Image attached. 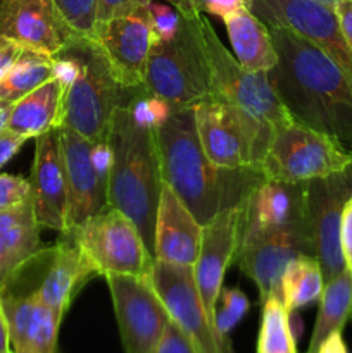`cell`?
<instances>
[{
  "instance_id": "obj_20",
  "label": "cell",
  "mask_w": 352,
  "mask_h": 353,
  "mask_svg": "<svg viewBox=\"0 0 352 353\" xmlns=\"http://www.w3.org/2000/svg\"><path fill=\"white\" fill-rule=\"evenodd\" d=\"M30 172L33 210L38 224L64 233L68 224V178L59 128L40 134Z\"/></svg>"
},
{
  "instance_id": "obj_11",
  "label": "cell",
  "mask_w": 352,
  "mask_h": 353,
  "mask_svg": "<svg viewBox=\"0 0 352 353\" xmlns=\"http://www.w3.org/2000/svg\"><path fill=\"white\" fill-rule=\"evenodd\" d=\"M68 178V224L76 230L107 207L110 152L106 141H92L69 128H59Z\"/></svg>"
},
{
  "instance_id": "obj_24",
  "label": "cell",
  "mask_w": 352,
  "mask_h": 353,
  "mask_svg": "<svg viewBox=\"0 0 352 353\" xmlns=\"http://www.w3.org/2000/svg\"><path fill=\"white\" fill-rule=\"evenodd\" d=\"M40 231L33 199L16 209L0 212V290L21 265L43 248Z\"/></svg>"
},
{
  "instance_id": "obj_34",
  "label": "cell",
  "mask_w": 352,
  "mask_h": 353,
  "mask_svg": "<svg viewBox=\"0 0 352 353\" xmlns=\"http://www.w3.org/2000/svg\"><path fill=\"white\" fill-rule=\"evenodd\" d=\"M31 185L21 176L0 174V212L16 209L31 200Z\"/></svg>"
},
{
  "instance_id": "obj_23",
  "label": "cell",
  "mask_w": 352,
  "mask_h": 353,
  "mask_svg": "<svg viewBox=\"0 0 352 353\" xmlns=\"http://www.w3.org/2000/svg\"><path fill=\"white\" fill-rule=\"evenodd\" d=\"M202 245V224L179 200V196L162 185L154 228L155 261L193 268Z\"/></svg>"
},
{
  "instance_id": "obj_33",
  "label": "cell",
  "mask_w": 352,
  "mask_h": 353,
  "mask_svg": "<svg viewBox=\"0 0 352 353\" xmlns=\"http://www.w3.org/2000/svg\"><path fill=\"white\" fill-rule=\"evenodd\" d=\"M175 7L182 16H202V14H213V16L223 19L226 14L245 7L248 0H162Z\"/></svg>"
},
{
  "instance_id": "obj_18",
  "label": "cell",
  "mask_w": 352,
  "mask_h": 353,
  "mask_svg": "<svg viewBox=\"0 0 352 353\" xmlns=\"http://www.w3.org/2000/svg\"><path fill=\"white\" fill-rule=\"evenodd\" d=\"M150 281L173 323L188 336L199 353H233L217 340L197 292L193 269L154 261Z\"/></svg>"
},
{
  "instance_id": "obj_43",
  "label": "cell",
  "mask_w": 352,
  "mask_h": 353,
  "mask_svg": "<svg viewBox=\"0 0 352 353\" xmlns=\"http://www.w3.org/2000/svg\"><path fill=\"white\" fill-rule=\"evenodd\" d=\"M10 110H12V103L6 102V100H0V131H3L7 128Z\"/></svg>"
},
{
  "instance_id": "obj_29",
  "label": "cell",
  "mask_w": 352,
  "mask_h": 353,
  "mask_svg": "<svg viewBox=\"0 0 352 353\" xmlns=\"http://www.w3.org/2000/svg\"><path fill=\"white\" fill-rule=\"evenodd\" d=\"M54 55L24 48L12 69L0 78V100L16 103L24 95L54 78Z\"/></svg>"
},
{
  "instance_id": "obj_31",
  "label": "cell",
  "mask_w": 352,
  "mask_h": 353,
  "mask_svg": "<svg viewBox=\"0 0 352 353\" xmlns=\"http://www.w3.org/2000/svg\"><path fill=\"white\" fill-rule=\"evenodd\" d=\"M251 309L247 295L240 288H223L216 303V316H214V326H216L217 340L224 348L231 350V343L228 334L238 326L242 319L247 316Z\"/></svg>"
},
{
  "instance_id": "obj_28",
  "label": "cell",
  "mask_w": 352,
  "mask_h": 353,
  "mask_svg": "<svg viewBox=\"0 0 352 353\" xmlns=\"http://www.w3.org/2000/svg\"><path fill=\"white\" fill-rule=\"evenodd\" d=\"M324 276L313 255H300L286 265L282 276V300L290 312L304 309L321 299Z\"/></svg>"
},
{
  "instance_id": "obj_21",
  "label": "cell",
  "mask_w": 352,
  "mask_h": 353,
  "mask_svg": "<svg viewBox=\"0 0 352 353\" xmlns=\"http://www.w3.org/2000/svg\"><path fill=\"white\" fill-rule=\"evenodd\" d=\"M14 353H59V327L64 317L41 303L33 292L14 283L0 290Z\"/></svg>"
},
{
  "instance_id": "obj_19",
  "label": "cell",
  "mask_w": 352,
  "mask_h": 353,
  "mask_svg": "<svg viewBox=\"0 0 352 353\" xmlns=\"http://www.w3.org/2000/svg\"><path fill=\"white\" fill-rule=\"evenodd\" d=\"M0 37L57 57L81 34L72 30L54 0H0Z\"/></svg>"
},
{
  "instance_id": "obj_5",
  "label": "cell",
  "mask_w": 352,
  "mask_h": 353,
  "mask_svg": "<svg viewBox=\"0 0 352 353\" xmlns=\"http://www.w3.org/2000/svg\"><path fill=\"white\" fill-rule=\"evenodd\" d=\"M66 50L78 57L79 68L64 93L61 126L92 141H106L114 110L121 105H130L147 90L121 85L93 38L78 37Z\"/></svg>"
},
{
  "instance_id": "obj_45",
  "label": "cell",
  "mask_w": 352,
  "mask_h": 353,
  "mask_svg": "<svg viewBox=\"0 0 352 353\" xmlns=\"http://www.w3.org/2000/svg\"><path fill=\"white\" fill-rule=\"evenodd\" d=\"M2 353H14L12 350H7V352H2Z\"/></svg>"
},
{
  "instance_id": "obj_12",
  "label": "cell",
  "mask_w": 352,
  "mask_h": 353,
  "mask_svg": "<svg viewBox=\"0 0 352 353\" xmlns=\"http://www.w3.org/2000/svg\"><path fill=\"white\" fill-rule=\"evenodd\" d=\"M113 296L121 343L126 353H155L166 327L171 323L150 276H104Z\"/></svg>"
},
{
  "instance_id": "obj_39",
  "label": "cell",
  "mask_w": 352,
  "mask_h": 353,
  "mask_svg": "<svg viewBox=\"0 0 352 353\" xmlns=\"http://www.w3.org/2000/svg\"><path fill=\"white\" fill-rule=\"evenodd\" d=\"M24 48L17 45L16 41L9 40L6 37H0V78L6 76L12 69L19 55L23 54Z\"/></svg>"
},
{
  "instance_id": "obj_25",
  "label": "cell",
  "mask_w": 352,
  "mask_h": 353,
  "mask_svg": "<svg viewBox=\"0 0 352 353\" xmlns=\"http://www.w3.org/2000/svg\"><path fill=\"white\" fill-rule=\"evenodd\" d=\"M221 21L226 28L235 59L242 68L254 72H269L278 64V54L268 24L259 19L247 6L226 14Z\"/></svg>"
},
{
  "instance_id": "obj_6",
  "label": "cell",
  "mask_w": 352,
  "mask_h": 353,
  "mask_svg": "<svg viewBox=\"0 0 352 353\" xmlns=\"http://www.w3.org/2000/svg\"><path fill=\"white\" fill-rule=\"evenodd\" d=\"M193 112L200 145L213 164L226 169H259L271 143L275 131L271 126L216 97L193 105Z\"/></svg>"
},
{
  "instance_id": "obj_9",
  "label": "cell",
  "mask_w": 352,
  "mask_h": 353,
  "mask_svg": "<svg viewBox=\"0 0 352 353\" xmlns=\"http://www.w3.org/2000/svg\"><path fill=\"white\" fill-rule=\"evenodd\" d=\"M61 234L81 248L99 276H150L154 255L148 252L133 221L121 210L107 205L81 226Z\"/></svg>"
},
{
  "instance_id": "obj_1",
  "label": "cell",
  "mask_w": 352,
  "mask_h": 353,
  "mask_svg": "<svg viewBox=\"0 0 352 353\" xmlns=\"http://www.w3.org/2000/svg\"><path fill=\"white\" fill-rule=\"evenodd\" d=\"M278 54L269 81L295 123L328 134L352 152V81L300 34L268 26Z\"/></svg>"
},
{
  "instance_id": "obj_30",
  "label": "cell",
  "mask_w": 352,
  "mask_h": 353,
  "mask_svg": "<svg viewBox=\"0 0 352 353\" xmlns=\"http://www.w3.org/2000/svg\"><path fill=\"white\" fill-rule=\"evenodd\" d=\"M255 353H297V340L290 327V310L280 296L262 302Z\"/></svg>"
},
{
  "instance_id": "obj_32",
  "label": "cell",
  "mask_w": 352,
  "mask_h": 353,
  "mask_svg": "<svg viewBox=\"0 0 352 353\" xmlns=\"http://www.w3.org/2000/svg\"><path fill=\"white\" fill-rule=\"evenodd\" d=\"M72 30L93 38L97 24V0H54Z\"/></svg>"
},
{
  "instance_id": "obj_10",
  "label": "cell",
  "mask_w": 352,
  "mask_h": 353,
  "mask_svg": "<svg viewBox=\"0 0 352 353\" xmlns=\"http://www.w3.org/2000/svg\"><path fill=\"white\" fill-rule=\"evenodd\" d=\"M99 272L81 248L61 234L57 243L41 248L6 283L30 290L41 303L64 317L75 296Z\"/></svg>"
},
{
  "instance_id": "obj_37",
  "label": "cell",
  "mask_w": 352,
  "mask_h": 353,
  "mask_svg": "<svg viewBox=\"0 0 352 353\" xmlns=\"http://www.w3.org/2000/svg\"><path fill=\"white\" fill-rule=\"evenodd\" d=\"M340 250L344 257L345 269L352 271V196L345 203L340 216Z\"/></svg>"
},
{
  "instance_id": "obj_2",
  "label": "cell",
  "mask_w": 352,
  "mask_h": 353,
  "mask_svg": "<svg viewBox=\"0 0 352 353\" xmlns=\"http://www.w3.org/2000/svg\"><path fill=\"white\" fill-rule=\"evenodd\" d=\"M162 181L200 224L244 202L264 179L257 168L226 169L213 164L200 145L193 107H173L154 128Z\"/></svg>"
},
{
  "instance_id": "obj_40",
  "label": "cell",
  "mask_w": 352,
  "mask_h": 353,
  "mask_svg": "<svg viewBox=\"0 0 352 353\" xmlns=\"http://www.w3.org/2000/svg\"><path fill=\"white\" fill-rule=\"evenodd\" d=\"M333 10L335 14H337L342 34H344L345 41H347L349 48H351L352 52V0H340V2L333 7Z\"/></svg>"
},
{
  "instance_id": "obj_7",
  "label": "cell",
  "mask_w": 352,
  "mask_h": 353,
  "mask_svg": "<svg viewBox=\"0 0 352 353\" xmlns=\"http://www.w3.org/2000/svg\"><path fill=\"white\" fill-rule=\"evenodd\" d=\"M352 164V152L328 134L290 121L273 131L259 171L266 179L306 183L326 178Z\"/></svg>"
},
{
  "instance_id": "obj_16",
  "label": "cell",
  "mask_w": 352,
  "mask_h": 353,
  "mask_svg": "<svg viewBox=\"0 0 352 353\" xmlns=\"http://www.w3.org/2000/svg\"><path fill=\"white\" fill-rule=\"evenodd\" d=\"M300 255H314L309 226L266 231L240 241L235 262L247 278L255 283L261 302L269 296L282 299V276L286 265Z\"/></svg>"
},
{
  "instance_id": "obj_27",
  "label": "cell",
  "mask_w": 352,
  "mask_h": 353,
  "mask_svg": "<svg viewBox=\"0 0 352 353\" xmlns=\"http://www.w3.org/2000/svg\"><path fill=\"white\" fill-rule=\"evenodd\" d=\"M352 319V271L344 269L337 276L324 281L320 299L316 324L311 334L309 348L306 353H314L321 341L333 331H344Z\"/></svg>"
},
{
  "instance_id": "obj_8",
  "label": "cell",
  "mask_w": 352,
  "mask_h": 353,
  "mask_svg": "<svg viewBox=\"0 0 352 353\" xmlns=\"http://www.w3.org/2000/svg\"><path fill=\"white\" fill-rule=\"evenodd\" d=\"M200 30L209 59L213 97L224 100L273 130L293 121L276 95L268 72H254L242 68L235 55L217 38L213 24L204 14L200 16Z\"/></svg>"
},
{
  "instance_id": "obj_15",
  "label": "cell",
  "mask_w": 352,
  "mask_h": 353,
  "mask_svg": "<svg viewBox=\"0 0 352 353\" xmlns=\"http://www.w3.org/2000/svg\"><path fill=\"white\" fill-rule=\"evenodd\" d=\"M352 196V164L326 178L306 181L307 226L324 281L345 269L340 250V216Z\"/></svg>"
},
{
  "instance_id": "obj_4",
  "label": "cell",
  "mask_w": 352,
  "mask_h": 353,
  "mask_svg": "<svg viewBox=\"0 0 352 353\" xmlns=\"http://www.w3.org/2000/svg\"><path fill=\"white\" fill-rule=\"evenodd\" d=\"M144 88L173 107H193L213 97L200 16H182L171 34L155 38Z\"/></svg>"
},
{
  "instance_id": "obj_17",
  "label": "cell",
  "mask_w": 352,
  "mask_h": 353,
  "mask_svg": "<svg viewBox=\"0 0 352 353\" xmlns=\"http://www.w3.org/2000/svg\"><path fill=\"white\" fill-rule=\"evenodd\" d=\"M245 200L238 205L216 214L213 219L204 224L202 245H200L197 262L192 268L197 292H199L214 333H216V326H214L216 303L223 290L224 272L235 262L237 252L240 248L242 234H244Z\"/></svg>"
},
{
  "instance_id": "obj_14",
  "label": "cell",
  "mask_w": 352,
  "mask_h": 353,
  "mask_svg": "<svg viewBox=\"0 0 352 353\" xmlns=\"http://www.w3.org/2000/svg\"><path fill=\"white\" fill-rule=\"evenodd\" d=\"M150 7L138 6L97 26L93 40L102 48L117 81L126 88H144L145 68L155 43Z\"/></svg>"
},
{
  "instance_id": "obj_44",
  "label": "cell",
  "mask_w": 352,
  "mask_h": 353,
  "mask_svg": "<svg viewBox=\"0 0 352 353\" xmlns=\"http://www.w3.org/2000/svg\"><path fill=\"white\" fill-rule=\"evenodd\" d=\"M316 2L324 3V6H328V7H335L338 2H340V0H316Z\"/></svg>"
},
{
  "instance_id": "obj_41",
  "label": "cell",
  "mask_w": 352,
  "mask_h": 353,
  "mask_svg": "<svg viewBox=\"0 0 352 353\" xmlns=\"http://www.w3.org/2000/svg\"><path fill=\"white\" fill-rule=\"evenodd\" d=\"M344 331H333L331 334H328L323 341L320 343V347L316 348L314 353H351L345 343L344 336H342Z\"/></svg>"
},
{
  "instance_id": "obj_42",
  "label": "cell",
  "mask_w": 352,
  "mask_h": 353,
  "mask_svg": "<svg viewBox=\"0 0 352 353\" xmlns=\"http://www.w3.org/2000/svg\"><path fill=\"white\" fill-rule=\"evenodd\" d=\"M10 350V336H9V323H7L6 310H3L2 299H0V353Z\"/></svg>"
},
{
  "instance_id": "obj_13",
  "label": "cell",
  "mask_w": 352,
  "mask_h": 353,
  "mask_svg": "<svg viewBox=\"0 0 352 353\" xmlns=\"http://www.w3.org/2000/svg\"><path fill=\"white\" fill-rule=\"evenodd\" d=\"M247 7L268 26L286 28L316 45L352 81V52L333 7L316 0H248Z\"/></svg>"
},
{
  "instance_id": "obj_36",
  "label": "cell",
  "mask_w": 352,
  "mask_h": 353,
  "mask_svg": "<svg viewBox=\"0 0 352 353\" xmlns=\"http://www.w3.org/2000/svg\"><path fill=\"white\" fill-rule=\"evenodd\" d=\"M152 0H97V26L107 23L110 17L138 6H148Z\"/></svg>"
},
{
  "instance_id": "obj_3",
  "label": "cell",
  "mask_w": 352,
  "mask_h": 353,
  "mask_svg": "<svg viewBox=\"0 0 352 353\" xmlns=\"http://www.w3.org/2000/svg\"><path fill=\"white\" fill-rule=\"evenodd\" d=\"M106 143L110 152L107 205L133 221L154 255L155 214L164 185L155 130L141 124L130 105H121L110 117Z\"/></svg>"
},
{
  "instance_id": "obj_26",
  "label": "cell",
  "mask_w": 352,
  "mask_h": 353,
  "mask_svg": "<svg viewBox=\"0 0 352 353\" xmlns=\"http://www.w3.org/2000/svg\"><path fill=\"white\" fill-rule=\"evenodd\" d=\"M64 93V86L57 78L45 81L12 103L7 130L24 138H38L54 128H61Z\"/></svg>"
},
{
  "instance_id": "obj_22",
  "label": "cell",
  "mask_w": 352,
  "mask_h": 353,
  "mask_svg": "<svg viewBox=\"0 0 352 353\" xmlns=\"http://www.w3.org/2000/svg\"><path fill=\"white\" fill-rule=\"evenodd\" d=\"M307 224L306 183H286L262 179L245 200V238Z\"/></svg>"
},
{
  "instance_id": "obj_35",
  "label": "cell",
  "mask_w": 352,
  "mask_h": 353,
  "mask_svg": "<svg viewBox=\"0 0 352 353\" xmlns=\"http://www.w3.org/2000/svg\"><path fill=\"white\" fill-rule=\"evenodd\" d=\"M155 353H199L197 348L193 347L192 341L188 340L185 333L176 326L175 323H169L166 327L164 334H162L161 341H159Z\"/></svg>"
},
{
  "instance_id": "obj_38",
  "label": "cell",
  "mask_w": 352,
  "mask_h": 353,
  "mask_svg": "<svg viewBox=\"0 0 352 353\" xmlns=\"http://www.w3.org/2000/svg\"><path fill=\"white\" fill-rule=\"evenodd\" d=\"M26 140L28 138L7 130V128L0 131V168H3L21 150V147H23Z\"/></svg>"
}]
</instances>
